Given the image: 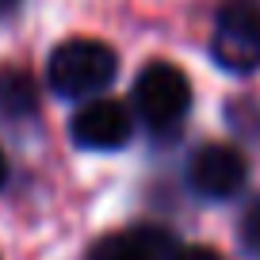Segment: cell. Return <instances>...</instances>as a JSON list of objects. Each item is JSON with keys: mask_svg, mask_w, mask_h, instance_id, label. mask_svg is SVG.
Segmentation results:
<instances>
[{"mask_svg": "<svg viewBox=\"0 0 260 260\" xmlns=\"http://www.w3.org/2000/svg\"><path fill=\"white\" fill-rule=\"evenodd\" d=\"M172 260H222V256L214 249H207V245H191V249H176Z\"/></svg>", "mask_w": 260, "mask_h": 260, "instance_id": "cell-9", "label": "cell"}, {"mask_svg": "<svg viewBox=\"0 0 260 260\" xmlns=\"http://www.w3.org/2000/svg\"><path fill=\"white\" fill-rule=\"evenodd\" d=\"M119 73V57L100 39H65L54 46L46 61V81L65 100L104 96L107 84Z\"/></svg>", "mask_w": 260, "mask_h": 260, "instance_id": "cell-1", "label": "cell"}, {"mask_svg": "<svg viewBox=\"0 0 260 260\" xmlns=\"http://www.w3.org/2000/svg\"><path fill=\"white\" fill-rule=\"evenodd\" d=\"M211 57L230 73L260 69V4L256 0H226L214 16Z\"/></svg>", "mask_w": 260, "mask_h": 260, "instance_id": "cell-3", "label": "cell"}, {"mask_svg": "<svg viewBox=\"0 0 260 260\" xmlns=\"http://www.w3.org/2000/svg\"><path fill=\"white\" fill-rule=\"evenodd\" d=\"M69 134L81 149L115 153L134 138V111L122 100L111 96H88L69 119Z\"/></svg>", "mask_w": 260, "mask_h": 260, "instance_id": "cell-4", "label": "cell"}, {"mask_svg": "<svg viewBox=\"0 0 260 260\" xmlns=\"http://www.w3.org/2000/svg\"><path fill=\"white\" fill-rule=\"evenodd\" d=\"M187 107H191V84L187 73L172 61H149L138 77H134V107L146 126L153 130H172L184 122Z\"/></svg>", "mask_w": 260, "mask_h": 260, "instance_id": "cell-2", "label": "cell"}, {"mask_svg": "<svg viewBox=\"0 0 260 260\" xmlns=\"http://www.w3.org/2000/svg\"><path fill=\"white\" fill-rule=\"evenodd\" d=\"M4 180H8V157L0 153V187H4Z\"/></svg>", "mask_w": 260, "mask_h": 260, "instance_id": "cell-10", "label": "cell"}, {"mask_svg": "<svg viewBox=\"0 0 260 260\" xmlns=\"http://www.w3.org/2000/svg\"><path fill=\"white\" fill-rule=\"evenodd\" d=\"M0 104L8 115H31L35 111V84L23 73H4L0 77Z\"/></svg>", "mask_w": 260, "mask_h": 260, "instance_id": "cell-7", "label": "cell"}, {"mask_svg": "<svg viewBox=\"0 0 260 260\" xmlns=\"http://www.w3.org/2000/svg\"><path fill=\"white\" fill-rule=\"evenodd\" d=\"M241 245H245L249 256L260 260V199L249 203V211L241 214Z\"/></svg>", "mask_w": 260, "mask_h": 260, "instance_id": "cell-8", "label": "cell"}, {"mask_svg": "<svg viewBox=\"0 0 260 260\" xmlns=\"http://www.w3.org/2000/svg\"><path fill=\"white\" fill-rule=\"evenodd\" d=\"M172 256H176V241L165 230L138 226V230L100 237L84 260H172Z\"/></svg>", "mask_w": 260, "mask_h": 260, "instance_id": "cell-6", "label": "cell"}, {"mask_svg": "<svg viewBox=\"0 0 260 260\" xmlns=\"http://www.w3.org/2000/svg\"><path fill=\"white\" fill-rule=\"evenodd\" d=\"M16 4H19V0H0V12H12Z\"/></svg>", "mask_w": 260, "mask_h": 260, "instance_id": "cell-11", "label": "cell"}, {"mask_svg": "<svg viewBox=\"0 0 260 260\" xmlns=\"http://www.w3.org/2000/svg\"><path fill=\"white\" fill-rule=\"evenodd\" d=\"M249 165H245L241 149L226 146V142H207L191 153L187 161V184L203 199H230L245 187Z\"/></svg>", "mask_w": 260, "mask_h": 260, "instance_id": "cell-5", "label": "cell"}]
</instances>
